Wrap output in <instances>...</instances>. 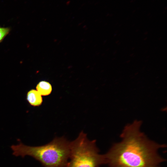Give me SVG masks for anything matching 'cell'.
Segmentation results:
<instances>
[{
	"instance_id": "1",
	"label": "cell",
	"mask_w": 167,
	"mask_h": 167,
	"mask_svg": "<svg viewBox=\"0 0 167 167\" xmlns=\"http://www.w3.org/2000/svg\"><path fill=\"white\" fill-rule=\"evenodd\" d=\"M142 123L136 120L124 128L122 140L104 154L109 167H161L164 159L158 151L165 145L150 140L141 132Z\"/></svg>"
},
{
	"instance_id": "5",
	"label": "cell",
	"mask_w": 167,
	"mask_h": 167,
	"mask_svg": "<svg viewBox=\"0 0 167 167\" xmlns=\"http://www.w3.org/2000/svg\"><path fill=\"white\" fill-rule=\"evenodd\" d=\"M36 88L41 96L48 95L51 93L52 91L51 84L45 81L40 82L37 85Z\"/></svg>"
},
{
	"instance_id": "6",
	"label": "cell",
	"mask_w": 167,
	"mask_h": 167,
	"mask_svg": "<svg viewBox=\"0 0 167 167\" xmlns=\"http://www.w3.org/2000/svg\"><path fill=\"white\" fill-rule=\"evenodd\" d=\"M11 30L9 28L0 27V43L2 41L4 38L9 34Z\"/></svg>"
},
{
	"instance_id": "2",
	"label": "cell",
	"mask_w": 167,
	"mask_h": 167,
	"mask_svg": "<svg viewBox=\"0 0 167 167\" xmlns=\"http://www.w3.org/2000/svg\"><path fill=\"white\" fill-rule=\"evenodd\" d=\"M13 154L23 157L31 156L44 167H68L71 142L64 137H55L47 144L39 146L26 145L22 143L11 147Z\"/></svg>"
},
{
	"instance_id": "4",
	"label": "cell",
	"mask_w": 167,
	"mask_h": 167,
	"mask_svg": "<svg viewBox=\"0 0 167 167\" xmlns=\"http://www.w3.org/2000/svg\"><path fill=\"white\" fill-rule=\"evenodd\" d=\"M27 99L31 105L35 106L40 105L43 101L41 95L37 90L33 89L28 92Z\"/></svg>"
},
{
	"instance_id": "3",
	"label": "cell",
	"mask_w": 167,
	"mask_h": 167,
	"mask_svg": "<svg viewBox=\"0 0 167 167\" xmlns=\"http://www.w3.org/2000/svg\"><path fill=\"white\" fill-rule=\"evenodd\" d=\"M105 164V155L101 154L96 140L90 141L82 131L71 142V151L68 167H99Z\"/></svg>"
}]
</instances>
